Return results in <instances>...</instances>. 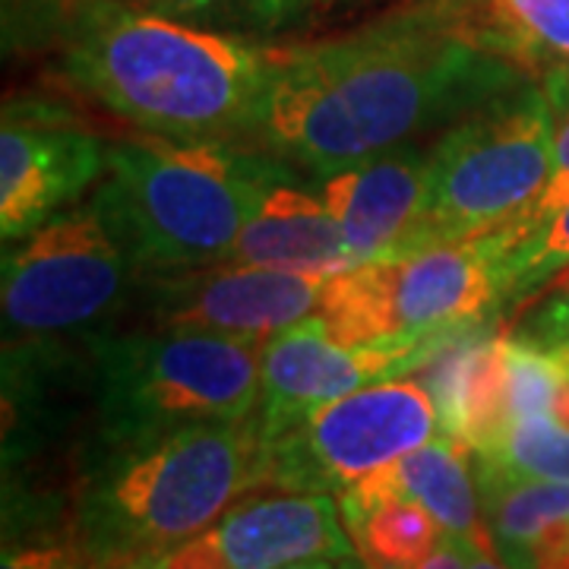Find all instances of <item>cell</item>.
I'll return each mask as SVG.
<instances>
[{
  "mask_svg": "<svg viewBox=\"0 0 569 569\" xmlns=\"http://www.w3.org/2000/svg\"><path fill=\"white\" fill-rule=\"evenodd\" d=\"M526 86L516 54L447 0L389 10L342 36L269 44L250 140L336 174Z\"/></svg>",
  "mask_w": 569,
  "mask_h": 569,
  "instance_id": "obj_1",
  "label": "cell"
},
{
  "mask_svg": "<svg viewBox=\"0 0 569 569\" xmlns=\"http://www.w3.org/2000/svg\"><path fill=\"white\" fill-rule=\"evenodd\" d=\"M63 73L146 133L247 137L269 73V44L123 0H80L67 20Z\"/></svg>",
  "mask_w": 569,
  "mask_h": 569,
  "instance_id": "obj_2",
  "label": "cell"
},
{
  "mask_svg": "<svg viewBox=\"0 0 569 569\" xmlns=\"http://www.w3.org/2000/svg\"><path fill=\"white\" fill-rule=\"evenodd\" d=\"M260 485L266 440L257 411L104 443L77 490L73 541L99 569L142 563L212 529Z\"/></svg>",
  "mask_w": 569,
  "mask_h": 569,
  "instance_id": "obj_3",
  "label": "cell"
},
{
  "mask_svg": "<svg viewBox=\"0 0 569 569\" xmlns=\"http://www.w3.org/2000/svg\"><path fill=\"white\" fill-rule=\"evenodd\" d=\"M284 164L224 140L146 133L108 146L92 203L142 279L200 269L222 263Z\"/></svg>",
  "mask_w": 569,
  "mask_h": 569,
  "instance_id": "obj_4",
  "label": "cell"
},
{
  "mask_svg": "<svg viewBox=\"0 0 569 569\" xmlns=\"http://www.w3.org/2000/svg\"><path fill=\"white\" fill-rule=\"evenodd\" d=\"M260 389L263 342L164 326L92 339V392L104 443L244 421L260 406Z\"/></svg>",
  "mask_w": 569,
  "mask_h": 569,
  "instance_id": "obj_5",
  "label": "cell"
},
{
  "mask_svg": "<svg viewBox=\"0 0 569 569\" xmlns=\"http://www.w3.org/2000/svg\"><path fill=\"white\" fill-rule=\"evenodd\" d=\"M553 137L557 104L548 86H519L449 123L430 149L421 212L387 257L471 241L509 222L548 181Z\"/></svg>",
  "mask_w": 569,
  "mask_h": 569,
  "instance_id": "obj_6",
  "label": "cell"
},
{
  "mask_svg": "<svg viewBox=\"0 0 569 569\" xmlns=\"http://www.w3.org/2000/svg\"><path fill=\"white\" fill-rule=\"evenodd\" d=\"M500 291L478 238L351 266L326 282L317 320L348 346L421 339L488 320Z\"/></svg>",
  "mask_w": 569,
  "mask_h": 569,
  "instance_id": "obj_7",
  "label": "cell"
},
{
  "mask_svg": "<svg viewBox=\"0 0 569 569\" xmlns=\"http://www.w3.org/2000/svg\"><path fill=\"white\" fill-rule=\"evenodd\" d=\"M437 408L421 380H383L310 408L266 440V485L342 493L433 440Z\"/></svg>",
  "mask_w": 569,
  "mask_h": 569,
  "instance_id": "obj_8",
  "label": "cell"
},
{
  "mask_svg": "<svg viewBox=\"0 0 569 569\" xmlns=\"http://www.w3.org/2000/svg\"><path fill=\"white\" fill-rule=\"evenodd\" d=\"M140 272L89 203L36 228L3 253V342H41L99 323Z\"/></svg>",
  "mask_w": 569,
  "mask_h": 569,
  "instance_id": "obj_9",
  "label": "cell"
},
{
  "mask_svg": "<svg viewBox=\"0 0 569 569\" xmlns=\"http://www.w3.org/2000/svg\"><path fill=\"white\" fill-rule=\"evenodd\" d=\"M478 323L485 320L421 339L348 346L332 339L317 320V313H310L301 323L276 332L263 346V389L257 406L263 440L276 437L282 427L298 421L310 408L342 399L370 383L418 373L440 348H447L452 339H459Z\"/></svg>",
  "mask_w": 569,
  "mask_h": 569,
  "instance_id": "obj_10",
  "label": "cell"
},
{
  "mask_svg": "<svg viewBox=\"0 0 569 569\" xmlns=\"http://www.w3.org/2000/svg\"><path fill=\"white\" fill-rule=\"evenodd\" d=\"M329 276L272 266L216 263L146 276V310L164 329H193L244 342L276 332L320 310Z\"/></svg>",
  "mask_w": 569,
  "mask_h": 569,
  "instance_id": "obj_11",
  "label": "cell"
},
{
  "mask_svg": "<svg viewBox=\"0 0 569 569\" xmlns=\"http://www.w3.org/2000/svg\"><path fill=\"white\" fill-rule=\"evenodd\" d=\"M96 133L41 102H7L0 130V238L13 244L104 174Z\"/></svg>",
  "mask_w": 569,
  "mask_h": 569,
  "instance_id": "obj_12",
  "label": "cell"
},
{
  "mask_svg": "<svg viewBox=\"0 0 569 569\" xmlns=\"http://www.w3.org/2000/svg\"><path fill=\"white\" fill-rule=\"evenodd\" d=\"M332 493L247 497L206 529L224 569H282L301 560H346L355 545Z\"/></svg>",
  "mask_w": 569,
  "mask_h": 569,
  "instance_id": "obj_13",
  "label": "cell"
},
{
  "mask_svg": "<svg viewBox=\"0 0 569 569\" xmlns=\"http://www.w3.org/2000/svg\"><path fill=\"white\" fill-rule=\"evenodd\" d=\"M421 383L433 399L440 433L471 456L493 452L516 421L507 332H500L493 320L440 348L421 367Z\"/></svg>",
  "mask_w": 569,
  "mask_h": 569,
  "instance_id": "obj_14",
  "label": "cell"
},
{
  "mask_svg": "<svg viewBox=\"0 0 569 569\" xmlns=\"http://www.w3.org/2000/svg\"><path fill=\"white\" fill-rule=\"evenodd\" d=\"M430 178V149L402 142L329 174L320 197L342 228L351 266L387 257L421 212Z\"/></svg>",
  "mask_w": 569,
  "mask_h": 569,
  "instance_id": "obj_15",
  "label": "cell"
},
{
  "mask_svg": "<svg viewBox=\"0 0 569 569\" xmlns=\"http://www.w3.org/2000/svg\"><path fill=\"white\" fill-rule=\"evenodd\" d=\"M222 263L272 266L332 279L351 269V257L342 228L332 219L323 197L301 187L284 164L266 187L263 200L222 257Z\"/></svg>",
  "mask_w": 569,
  "mask_h": 569,
  "instance_id": "obj_16",
  "label": "cell"
},
{
  "mask_svg": "<svg viewBox=\"0 0 569 569\" xmlns=\"http://www.w3.org/2000/svg\"><path fill=\"white\" fill-rule=\"evenodd\" d=\"M493 553L516 569H569V485L512 475L475 456Z\"/></svg>",
  "mask_w": 569,
  "mask_h": 569,
  "instance_id": "obj_17",
  "label": "cell"
},
{
  "mask_svg": "<svg viewBox=\"0 0 569 569\" xmlns=\"http://www.w3.org/2000/svg\"><path fill=\"white\" fill-rule=\"evenodd\" d=\"M339 509L367 569H418L443 538L437 519L399 490L392 466L342 490Z\"/></svg>",
  "mask_w": 569,
  "mask_h": 569,
  "instance_id": "obj_18",
  "label": "cell"
},
{
  "mask_svg": "<svg viewBox=\"0 0 569 569\" xmlns=\"http://www.w3.org/2000/svg\"><path fill=\"white\" fill-rule=\"evenodd\" d=\"M392 478L402 493L418 500L437 519L447 538H456L478 553H493L466 447L452 443L449 437H433L430 443L402 456L392 466Z\"/></svg>",
  "mask_w": 569,
  "mask_h": 569,
  "instance_id": "obj_19",
  "label": "cell"
},
{
  "mask_svg": "<svg viewBox=\"0 0 569 569\" xmlns=\"http://www.w3.org/2000/svg\"><path fill=\"white\" fill-rule=\"evenodd\" d=\"M365 3L367 0H152L149 7L174 20L260 41L313 32Z\"/></svg>",
  "mask_w": 569,
  "mask_h": 569,
  "instance_id": "obj_20",
  "label": "cell"
},
{
  "mask_svg": "<svg viewBox=\"0 0 569 569\" xmlns=\"http://www.w3.org/2000/svg\"><path fill=\"white\" fill-rule=\"evenodd\" d=\"M478 244L488 253L493 269L500 310H519L531 295L550 284V279L569 269V203L516 241L500 244L481 234Z\"/></svg>",
  "mask_w": 569,
  "mask_h": 569,
  "instance_id": "obj_21",
  "label": "cell"
},
{
  "mask_svg": "<svg viewBox=\"0 0 569 569\" xmlns=\"http://www.w3.org/2000/svg\"><path fill=\"white\" fill-rule=\"evenodd\" d=\"M488 7L516 58L569 61V0H488Z\"/></svg>",
  "mask_w": 569,
  "mask_h": 569,
  "instance_id": "obj_22",
  "label": "cell"
},
{
  "mask_svg": "<svg viewBox=\"0 0 569 569\" xmlns=\"http://www.w3.org/2000/svg\"><path fill=\"white\" fill-rule=\"evenodd\" d=\"M485 459L512 475L569 485V427H560L553 418H519Z\"/></svg>",
  "mask_w": 569,
  "mask_h": 569,
  "instance_id": "obj_23",
  "label": "cell"
},
{
  "mask_svg": "<svg viewBox=\"0 0 569 569\" xmlns=\"http://www.w3.org/2000/svg\"><path fill=\"white\" fill-rule=\"evenodd\" d=\"M507 358L516 421L519 418H550L557 389H560V380H563V361L553 351L535 348L529 342H519V339H509V336Z\"/></svg>",
  "mask_w": 569,
  "mask_h": 569,
  "instance_id": "obj_24",
  "label": "cell"
},
{
  "mask_svg": "<svg viewBox=\"0 0 569 569\" xmlns=\"http://www.w3.org/2000/svg\"><path fill=\"white\" fill-rule=\"evenodd\" d=\"M569 203V108L567 114L557 111V137H553V159H550V171L545 187L538 190V197L531 200L526 209H519L509 222L497 224L485 238L490 241H516L522 234L535 231L538 224H545Z\"/></svg>",
  "mask_w": 569,
  "mask_h": 569,
  "instance_id": "obj_25",
  "label": "cell"
},
{
  "mask_svg": "<svg viewBox=\"0 0 569 569\" xmlns=\"http://www.w3.org/2000/svg\"><path fill=\"white\" fill-rule=\"evenodd\" d=\"M507 336L545 351H569V282L553 284L529 310H519Z\"/></svg>",
  "mask_w": 569,
  "mask_h": 569,
  "instance_id": "obj_26",
  "label": "cell"
},
{
  "mask_svg": "<svg viewBox=\"0 0 569 569\" xmlns=\"http://www.w3.org/2000/svg\"><path fill=\"white\" fill-rule=\"evenodd\" d=\"M0 569H99L77 541H41L3 550Z\"/></svg>",
  "mask_w": 569,
  "mask_h": 569,
  "instance_id": "obj_27",
  "label": "cell"
},
{
  "mask_svg": "<svg viewBox=\"0 0 569 569\" xmlns=\"http://www.w3.org/2000/svg\"><path fill=\"white\" fill-rule=\"evenodd\" d=\"M7 3H17L22 13H29L39 26H51V22L67 26L80 0H7Z\"/></svg>",
  "mask_w": 569,
  "mask_h": 569,
  "instance_id": "obj_28",
  "label": "cell"
},
{
  "mask_svg": "<svg viewBox=\"0 0 569 569\" xmlns=\"http://www.w3.org/2000/svg\"><path fill=\"white\" fill-rule=\"evenodd\" d=\"M478 550H471L468 545H462V541H456V538H440V545H437V550L427 557L425 563L418 569H468V563H471V557H475Z\"/></svg>",
  "mask_w": 569,
  "mask_h": 569,
  "instance_id": "obj_29",
  "label": "cell"
},
{
  "mask_svg": "<svg viewBox=\"0 0 569 569\" xmlns=\"http://www.w3.org/2000/svg\"><path fill=\"white\" fill-rule=\"evenodd\" d=\"M468 569H516V567L503 563L497 553H475V557H471V563H468Z\"/></svg>",
  "mask_w": 569,
  "mask_h": 569,
  "instance_id": "obj_30",
  "label": "cell"
},
{
  "mask_svg": "<svg viewBox=\"0 0 569 569\" xmlns=\"http://www.w3.org/2000/svg\"><path fill=\"white\" fill-rule=\"evenodd\" d=\"M282 569H339L336 560H326V557H317V560H301V563H288Z\"/></svg>",
  "mask_w": 569,
  "mask_h": 569,
  "instance_id": "obj_31",
  "label": "cell"
},
{
  "mask_svg": "<svg viewBox=\"0 0 569 569\" xmlns=\"http://www.w3.org/2000/svg\"><path fill=\"white\" fill-rule=\"evenodd\" d=\"M339 569H367L361 560H355V557H346V560H339Z\"/></svg>",
  "mask_w": 569,
  "mask_h": 569,
  "instance_id": "obj_32",
  "label": "cell"
},
{
  "mask_svg": "<svg viewBox=\"0 0 569 569\" xmlns=\"http://www.w3.org/2000/svg\"><path fill=\"white\" fill-rule=\"evenodd\" d=\"M121 569H152L149 563H130V567H121Z\"/></svg>",
  "mask_w": 569,
  "mask_h": 569,
  "instance_id": "obj_33",
  "label": "cell"
},
{
  "mask_svg": "<svg viewBox=\"0 0 569 569\" xmlns=\"http://www.w3.org/2000/svg\"><path fill=\"white\" fill-rule=\"evenodd\" d=\"M142 3H146V7H149V3H152V0H142Z\"/></svg>",
  "mask_w": 569,
  "mask_h": 569,
  "instance_id": "obj_34",
  "label": "cell"
}]
</instances>
